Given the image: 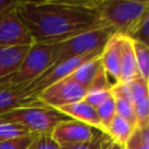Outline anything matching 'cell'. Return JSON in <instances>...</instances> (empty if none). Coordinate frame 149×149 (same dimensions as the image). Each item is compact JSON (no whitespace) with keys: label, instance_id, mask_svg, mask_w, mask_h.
Masks as SVG:
<instances>
[{"label":"cell","instance_id":"6da1fadb","mask_svg":"<svg viewBox=\"0 0 149 149\" xmlns=\"http://www.w3.org/2000/svg\"><path fill=\"white\" fill-rule=\"evenodd\" d=\"M16 12L34 42L58 43L101 26L93 1H17Z\"/></svg>","mask_w":149,"mask_h":149},{"label":"cell","instance_id":"7a4b0ae2","mask_svg":"<svg viewBox=\"0 0 149 149\" xmlns=\"http://www.w3.org/2000/svg\"><path fill=\"white\" fill-rule=\"evenodd\" d=\"M97 10L101 24L115 34L129 36L134 27L149 12L148 0H98Z\"/></svg>","mask_w":149,"mask_h":149},{"label":"cell","instance_id":"3957f363","mask_svg":"<svg viewBox=\"0 0 149 149\" xmlns=\"http://www.w3.org/2000/svg\"><path fill=\"white\" fill-rule=\"evenodd\" d=\"M0 119L19 125L30 134L43 135L50 134L55 126L65 120L66 116L57 109L40 102L10 109L1 114Z\"/></svg>","mask_w":149,"mask_h":149},{"label":"cell","instance_id":"277c9868","mask_svg":"<svg viewBox=\"0 0 149 149\" xmlns=\"http://www.w3.org/2000/svg\"><path fill=\"white\" fill-rule=\"evenodd\" d=\"M115 34L107 26H99L90 30L83 31L68 40L57 43V61L55 64L63 61L102 51L105 44Z\"/></svg>","mask_w":149,"mask_h":149},{"label":"cell","instance_id":"5b68a950","mask_svg":"<svg viewBox=\"0 0 149 149\" xmlns=\"http://www.w3.org/2000/svg\"><path fill=\"white\" fill-rule=\"evenodd\" d=\"M57 61V43L34 42L19 68L16 74L12 78L14 84H24L36 79L48 69L55 65Z\"/></svg>","mask_w":149,"mask_h":149},{"label":"cell","instance_id":"8992f818","mask_svg":"<svg viewBox=\"0 0 149 149\" xmlns=\"http://www.w3.org/2000/svg\"><path fill=\"white\" fill-rule=\"evenodd\" d=\"M86 91V87L72 80L70 77H66L49 85L36 97L41 104L56 109L61 106L84 99Z\"/></svg>","mask_w":149,"mask_h":149},{"label":"cell","instance_id":"52a82bcc","mask_svg":"<svg viewBox=\"0 0 149 149\" xmlns=\"http://www.w3.org/2000/svg\"><path fill=\"white\" fill-rule=\"evenodd\" d=\"M33 43L30 33L16 12V5L0 15V47L31 45Z\"/></svg>","mask_w":149,"mask_h":149},{"label":"cell","instance_id":"ba28073f","mask_svg":"<svg viewBox=\"0 0 149 149\" xmlns=\"http://www.w3.org/2000/svg\"><path fill=\"white\" fill-rule=\"evenodd\" d=\"M98 129L72 119H65L58 122L51 130V139L62 148L77 143L90 141Z\"/></svg>","mask_w":149,"mask_h":149},{"label":"cell","instance_id":"9c48e42d","mask_svg":"<svg viewBox=\"0 0 149 149\" xmlns=\"http://www.w3.org/2000/svg\"><path fill=\"white\" fill-rule=\"evenodd\" d=\"M40 104L36 94L24 84L0 83V115L22 106Z\"/></svg>","mask_w":149,"mask_h":149},{"label":"cell","instance_id":"30bf717a","mask_svg":"<svg viewBox=\"0 0 149 149\" xmlns=\"http://www.w3.org/2000/svg\"><path fill=\"white\" fill-rule=\"evenodd\" d=\"M30 45L0 47V83L10 81L21 66Z\"/></svg>","mask_w":149,"mask_h":149},{"label":"cell","instance_id":"8fae6325","mask_svg":"<svg viewBox=\"0 0 149 149\" xmlns=\"http://www.w3.org/2000/svg\"><path fill=\"white\" fill-rule=\"evenodd\" d=\"M100 61L106 77L111 85L120 83V37L119 34H114L105 44Z\"/></svg>","mask_w":149,"mask_h":149},{"label":"cell","instance_id":"7c38bea8","mask_svg":"<svg viewBox=\"0 0 149 149\" xmlns=\"http://www.w3.org/2000/svg\"><path fill=\"white\" fill-rule=\"evenodd\" d=\"M59 113H62L65 116H70L72 120L79 121V122H84L98 130H101V126H100V121L97 114V111L94 107H92L91 105H88L84 99L72 102V104H68L64 106H61L58 108H56Z\"/></svg>","mask_w":149,"mask_h":149},{"label":"cell","instance_id":"4fadbf2b","mask_svg":"<svg viewBox=\"0 0 149 149\" xmlns=\"http://www.w3.org/2000/svg\"><path fill=\"white\" fill-rule=\"evenodd\" d=\"M120 81H129L139 76L133 48V40L120 35Z\"/></svg>","mask_w":149,"mask_h":149},{"label":"cell","instance_id":"5bb4252c","mask_svg":"<svg viewBox=\"0 0 149 149\" xmlns=\"http://www.w3.org/2000/svg\"><path fill=\"white\" fill-rule=\"evenodd\" d=\"M104 71L101 61H100V55L88 59L84 64H81L77 70H74L69 77L80 84L81 86L88 88V86L92 84V81Z\"/></svg>","mask_w":149,"mask_h":149},{"label":"cell","instance_id":"9a60e30c","mask_svg":"<svg viewBox=\"0 0 149 149\" xmlns=\"http://www.w3.org/2000/svg\"><path fill=\"white\" fill-rule=\"evenodd\" d=\"M134 129H135V127L129 121H127L122 116L115 114L114 118L112 119V121L109 122V125L106 127L104 133L113 142L125 146L126 142L128 141V139L130 137V135L133 134Z\"/></svg>","mask_w":149,"mask_h":149},{"label":"cell","instance_id":"2e32d148","mask_svg":"<svg viewBox=\"0 0 149 149\" xmlns=\"http://www.w3.org/2000/svg\"><path fill=\"white\" fill-rule=\"evenodd\" d=\"M133 48H134V55H135V62H136V69L140 78L148 81L149 79V52H148V45L133 40Z\"/></svg>","mask_w":149,"mask_h":149},{"label":"cell","instance_id":"e0dca14e","mask_svg":"<svg viewBox=\"0 0 149 149\" xmlns=\"http://www.w3.org/2000/svg\"><path fill=\"white\" fill-rule=\"evenodd\" d=\"M112 143V140L101 130H97L95 135L86 142L77 143L72 146L62 147L61 149H107V147Z\"/></svg>","mask_w":149,"mask_h":149},{"label":"cell","instance_id":"ac0fdd59","mask_svg":"<svg viewBox=\"0 0 149 149\" xmlns=\"http://www.w3.org/2000/svg\"><path fill=\"white\" fill-rule=\"evenodd\" d=\"M135 115V129L148 128L149 125V98L143 97L133 104Z\"/></svg>","mask_w":149,"mask_h":149},{"label":"cell","instance_id":"d6986e66","mask_svg":"<svg viewBox=\"0 0 149 149\" xmlns=\"http://www.w3.org/2000/svg\"><path fill=\"white\" fill-rule=\"evenodd\" d=\"M97 114L100 121V126H101V132H105L106 127L109 125V122L112 121V119L114 118L115 113V101L113 95L109 97L108 99H106L102 104H100L97 108Z\"/></svg>","mask_w":149,"mask_h":149},{"label":"cell","instance_id":"ffe728a7","mask_svg":"<svg viewBox=\"0 0 149 149\" xmlns=\"http://www.w3.org/2000/svg\"><path fill=\"white\" fill-rule=\"evenodd\" d=\"M125 149H149V127L134 129L125 144Z\"/></svg>","mask_w":149,"mask_h":149},{"label":"cell","instance_id":"44dd1931","mask_svg":"<svg viewBox=\"0 0 149 149\" xmlns=\"http://www.w3.org/2000/svg\"><path fill=\"white\" fill-rule=\"evenodd\" d=\"M30 134L28 130H26L23 127L0 119V141L5 140H10V139H16L20 136H24Z\"/></svg>","mask_w":149,"mask_h":149},{"label":"cell","instance_id":"7402d4cb","mask_svg":"<svg viewBox=\"0 0 149 149\" xmlns=\"http://www.w3.org/2000/svg\"><path fill=\"white\" fill-rule=\"evenodd\" d=\"M109 97H112L111 87H90L86 91L84 100L92 107L97 108Z\"/></svg>","mask_w":149,"mask_h":149},{"label":"cell","instance_id":"603a6c76","mask_svg":"<svg viewBox=\"0 0 149 149\" xmlns=\"http://www.w3.org/2000/svg\"><path fill=\"white\" fill-rule=\"evenodd\" d=\"M126 83H127L129 97H130V100L133 104L135 101L140 100L141 98L148 95V81L143 80L142 78L137 77V78L132 79Z\"/></svg>","mask_w":149,"mask_h":149},{"label":"cell","instance_id":"cb8c5ba5","mask_svg":"<svg viewBox=\"0 0 149 149\" xmlns=\"http://www.w3.org/2000/svg\"><path fill=\"white\" fill-rule=\"evenodd\" d=\"M128 37L134 40V41H139V42H142V43L148 45V37H149V12L143 15V17L134 27V29L132 30V33H130V35Z\"/></svg>","mask_w":149,"mask_h":149},{"label":"cell","instance_id":"d4e9b609","mask_svg":"<svg viewBox=\"0 0 149 149\" xmlns=\"http://www.w3.org/2000/svg\"><path fill=\"white\" fill-rule=\"evenodd\" d=\"M114 98V97H113ZM115 101V113L127 121H129L135 127V115H134V106L133 102L125 98H114Z\"/></svg>","mask_w":149,"mask_h":149},{"label":"cell","instance_id":"484cf974","mask_svg":"<svg viewBox=\"0 0 149 149\" xmlns=\"http://www.w3.org/2000/svg\"><path fill=\"white\" fill-rule=\"evenodd\" d=\"M36 135L28 134L16 139L0 141V149H27Z\"/></svg>","mask_w":149,"mask_h":149},{"label":"cell","instance_id":"4316f807","mask_svg":"<svg viewBox=\"0 0 149 149\" xmlns=\"http://www.w3.org/2000/svg\"><path fill=\"white\" fill-rule=\"evenodd\" d=\"M27 149H61V147L51 139L50 134L36 135Z\"/></svg>","mask_w":149,"mask_h":149},{"label":"cell","instance_id":"83f0119b","mask_svg":"<svg viewBox=\"0 0 149 149\" xmlns=\"http://www.w3.org/2000/svg\"><path fill=\"white\" fill-rule=\"evenodd\" d=\"M17 0H0V15L5 13L7 9L14 7L16 5Z\"/></svg>","mask_w":149,"mask_h":149},{"label":"cell","instance_id":"f1b7e54d","mask_svg":"<svg viewBox=\"0 0 149 149\" xmlns=\"http://www.w3.org/2000/svg\"><path fill=\"white\" fill-rule=\"evenodd\" d=\"M107 149H125V146L119 144V143H115V142L112 141V143L107 147Z\"/></svg>","mask_w":149,"mask_h":149}]
</instances>
